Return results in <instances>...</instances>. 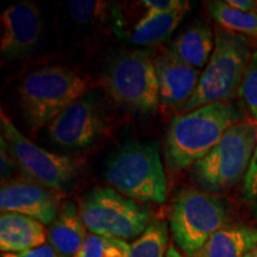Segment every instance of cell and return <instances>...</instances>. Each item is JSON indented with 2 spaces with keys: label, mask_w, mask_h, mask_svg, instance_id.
Returning a JSON list of instances; mask_svg holds the SVG:
<instances>
[{
  "label": "cell",
  "mask_w": 257,
  "mask_h": 257,
  "mask_svg": "<svg viewBox=\"0 0 257 257\" xmlns=\"http://www.w3.org/2000/svg\"><path fill=\"white\" fill-rule=\"evenodd\" d=\"M61 205L59 192L27 179H11L3 182L0 188L2 212L23 214L44 225H50L56 219Z\"/></svg>",
  "instance_id": "11"
},
{
  "label": "cell",
  "mask_w": 257,
  "mask_h": 257,
  "mask_svg": "<svg viewBox=\"0 0 257 257\" xmlns=\"http://www.w3.org/2000/svg\"><path fill=\"white\" fill-rule=\"evenodd\" d=\"M252 51L248 37L217 29L210 61L201 73L195 92L179 110L180 114L212 102L232 101L239 96L240 85Z\"/></svg>",
  "instance_id": "2"
},
{
  "label": "cell",
  "mask_w": 257,
  "mask_h": 257,
  "mask_svg": "<svg viewBox=\"0 0 257 257\" xmlns=\"http://www.w3.org/2000/svg\"><path fill=\"white\" fill-rule=\"evenodd\" d=\"M46 225L34 218L2 212L0 216V250L3 253H19L47 243Z\"/></svg>",
  "instance_id": "14"
},
{
  "label": "cell",
  "mask_w": 257,
  "mask_h": 257,
  "mask_svg": "<svg viewBox=\"0 0 257 257\" xmlns=\"http://www.w3.org/2000/svg\"><path fill=\"white\" fill-rule=\"evenodd\" d=\"M79 212L92 234L124 240L140 237L152 224L146 207L110 187L89 191L80 201Z\"/></svg>",
  "instance_id": "7"
},
{
  "label": "cell",
  "mask_w": 257,
  "mask_h": 257,
  "mask_svg": "<svg viewBox=\"0 0 257 257\" xmlns=\"http://www.w3.org/2000/svg\"><path fill=\"white\" fill-rule=\"evenodd\" d=\"M0 144H2V149H0V157H2V184L3 182L9 181L11 180L12 173L15 172L16 163L14 159H12L11 154H10L8 149V144H6L4 138H0Z\"/></svg>",
  "instance_id": "26"
},
{
  "label": "cell",
  "mask_w": 257,
  "mask_h": 257,
  "mask_svg": "<svg viewBox=\"0 0 257 257\" xmlns=\"http://www.w3.org/2000/svg\"><path fill=\"white\" fill-rule=\"evenodd\" d=\"M245 257H257V245Z\"/></svg>",
  "instance_id": "30"
},
{
  "label": "cell",
  "mask_w": 257,
  "mask_h": 257,
  "mask_svg": "<svg viewBox=\"0 0 257 257\" xmlns=\"http://www.w3.org/2000/svg\"><path fill=\"white\" fill-rule=\"evenodd\" d=\"M207 10L211 17L224 30L257 38V14H244L234 10L225 2H207Z\"/></svg>",
  "instance_id": "19"
},
{
  "label": "cell",
  "mask_w": 257,
  "mask_h": 257,
  "mask_svg": "<svg viewBox=\"0 0 257 257\" xmlns=\"http://www.w3.org/2000/svg\"><path fill=\"white\" fill-rule=\"evenodd\" d=\"M107 3L99 0H73L67 3L72 18L81 24L98 21L105 15Z\"/></svg>",
  "instance_id": "23"
},
{
  "label": "cell",
  "mask_w": 257,
  "mask_h": 257,
  "mask_svg": "<svg viewBox=\"0 0 257 257\" xmlns=\"http://www.w3.org/2000/svg\"><path fill=\"white\" fill-rule=\"evenodd\" d=\"M257 147V121L244 118L225 133L217 146L192 167L201 191L221 193L244 180Z\"/></svg>",
  "instance_id": "5"
},
{
  "label": "cell",
  "mask_w": 257,
  "mask_h": 257,
  "mask_svg": "<svg viewBox=\"0 0 257 257\" xmlns=\"http://www.w3.org/2000/svg\"><path fill=\"white\" fill-rule=\"evenodd\" d=\"M128 255L130 244L126 240L91 233L74 257H128Z\"/></svg>",
  "instance_id": "21"
},
{
  "label": "cell",
  "mask_w": 257,
  "mask_h": 257,
  "mask_svg": "<svg viewBox=\"0 0 257 257\" xmlns=\"http://www.w3.org/2000/svg\"><path fill=\"white\" fill-rule=\"evenodd\" d=\"M87 231L76 205L64 201L56 219L49 225L48 243L60 257H74L88 237Z\"/></svg>",
  "instance_id": "15"
},
{
  "label": "cell",
  "mask_w": 257,
  "mask_h": 257,
  "mask_svg": "<svg viewBox=\"0 0 257 257\" xmlns=\"http://www.w3.org/2000/svg\"><path fill=\"white\" fill-rule=\"evenodd\" d=\"M189 8H191L189 2H185L175 11L157 16L142 25H135L131 32H120V34H126L127 40L136 46L160 44L173 34V31L188 12Z\"/></svg>",
  "instance_id": "18"
},
{
  "label": "cell",
  "mask_w": 257,
  "mask_h": 257,
  "mask_svg": "<svg viewBox=\"0 0 257 257\" xmlns=\"http://www.w3.org/2000/svg\"><path fill=\"white\" fill-rule=\"evenodd\" d=\"M105 86L118 104L149 113L160 105L154 60L146 51H128L114 57L105 74Z\"/></svg>",
  "instance_id": "9"
},
{
  "label": "cell",
  "mask_w": 257,
  "mask_h": 257,
  "mask_svg": "<svg viewBox=\"0 0 257 257\" xmlns=\"http://www.w3.org/2000/svg\"><path fill=\"white\" fill-rule=\"evenodd\" d=\"M168 233L166 221H153L146 231L130 244L128 257H166L168 251Z\"/></svg>",
  "instance_id": "20"
},
{
  "label": "cell",
  "mask_w": 257,
  "mask_h": 257,
  "mask_svg": "<svg viewBox=\"0 0 257 257\" xmlns=\"http://www.w3.org/2000/svg\"><path fill=\"white\" fill-rule=\"evenodd\" d=\"M239 96L251 114L252 119L257 121V50L252 51L251 59L240 85Z\"/></svg>",
  "instance_id": "22"
},
{
  "label": "cell",
  "mask_w": 257,
  "mask_h": 257,
  "mask_svg": "<svg viewBox=\"0 0 257 257\" xmlns=\"http://www.w3.org/2000/svg\"><path fill=\"white\" fill-rule=\"evenodd\" d=\"M105 176L115 191L142 202L163 204L168 180L157 142H131L117 150L106 166Z\"/></svg>",
  "instance_id": "4"
},
{
  "label": "cell",
  "mask_w": 257,
  "mask_h": 257,
  "mask_svg": "<svg viewBox=\"0 0 257 257\" xmlns=\"http://www.w3.org/2000/svg\"><path fill=\"white\" fill-rule=\"evenodd\" d=\"M168 218L173 239L186 257H197L205 243L229 225L230 219L220 198L195 188L175 194Z\"/></svg>",
  "instance_id": "6"
},
{
  "label": "cell",
  "mask_w": 257,
  "mask_h": 257,
  "mask_svg": "<svg viewBox=\"0 0 257 257\" xmlns=\"http://www.w3.org/2000/svg\"><path fill=\"white\" fill-rule=\"evenodd\" d=\"M244 118L242 107L233 101L212 102L176 115L166 134L165 156L170 170L179 173L194 166Z\"/></svg>",
  "instance_id": "1"
},
{
  "label": "cell",
  "mask_w": 257,
  "mask_h": 257,
  "mask_svg": "<svg viewBox=\"0 0 257 257\" xmlns=\"http://www.w3.org/2000/svg\"><path fill=\"white\" fill-rule=\"evenodd\" d=\"M2 55L11 60L30 55L40 42L43 23L34 3L22 2L9 6L0 16Z\"/></svg>",
  "instance_id": "12"
},
{
  "label": "cell",
  "mask_w": 257,
  "mask_h": 257,
  "mask_svg": "<svg viewBox=\"0 0 257 257\" xmlns=\"http://www.w3.org/2000/svg\"><path fill=\"white\" fill-rule=\"evenodd\" d=\"M184 3L185 0H144L142 5L146 8V12L136 25H142L157 16L175 11L180 6H182Z\"/></svg>",
  "instance_id": "24"
},
{
  "label": "cell",
  "mask_w": 257,
  "mask_h": 257,
  "mask_svg": "<svg viewBox=\"0 0 257 257\" xmlns=\"http://www.w3.org/2000/svg\"><path fill=\"white\" fill-rule=\"evenodd\" d=\"M159 83L160 104L165 108H180L195 92L200 70L188 66L172 54L168 48L154 60Z\"/></svg>",
  "instance_id": "13"
},
{
  "label": "cell",
  "mask_w": 257,
  "mask_h": 257,
  "mask_svg": "<svg viewBox=\"0 0 257 257\" xmlns=\"http://www.w3.org/2000/svg\"><path fill=\"white\" fill-rule=\"evenodd\" d=\"M87 91V81L66 67L34 69L19 86V104L25 123L34 131L49 125Z\"/></svg>",
  "instance_id": "3"
},
{
  "label": "cell",
  "mask_w": 257,
  "mask_h": 257,
  "mask_svg": "<svg viewBox=\"0 0 257 257\" xmlns=\"http://www.w3.org/2000/svg\"><path fill=\"white\" fill-rule=\"evenodd\" d=\"M168 49L184 63L193 68H202L208 63L214 49L213 31L207 22L197 21L185 29Z\"/></svg>",
  "instance_id": "16"
},
{
  "label": "cell",
  "mask_w": 257,
  "mask_h": 257,
  "mask_svg": "<svg viewBox=\"0 0 257 257\" xmlns=\"http://www.w3.org/2000/svg\"><path fill=\"white\" fill-rule=\"evenodd\" d=\"M166 257H184V256L179 252V250H176L175 246L170 245L168 248V251H167Z\"/></svg>",
  "instance_id": "29"
},
{
  "label": "cell",
  "mask_w": 257,
  "mask_h": 257,
  "mask_svg": "<svg viewBox=\"0 0 257 257\" xmlns=\"http://www.w3.org/2000/svg\"><path fill=\"white\" fill-rule=\"evenodd\" d=\"M257 245V229L229 224L205 243L197 257H245Z\"/></svg>",
  "instance_id": "17"
},
{
  "label": "cell",
  "mask_w": 257,
  "mask_h": 257,
  "mask_svg": "<svg viewBox=\"0 0 257 257\" xmlns=\"http://www.w3.org/2000/svg\"><path fill=\"white\" fill-rule=\"evenodd\" d=\"M227 5L244 14H257L256 0H225Z\"/></svg>",
  "instance_id": "28"
},
{
  "label": "cell",
  "mask_w": 257,
  "mask_h": 257,
  "mask_svg": "<svg viewBox=\"0 0 257 257\" xmlns=\"http://www.w3.org/2000/svg\"><path fill=\"white\" fill-rule=\"evenodd\" d=\"M243 197L249 202L257 200V147L248 173L243 180Z\"/></svg>",
  "instance_id": "25"
},
{
  "label": "cell",
  "mask_w": 257,
  "mask_h": 257,
  "mask_svg": "<svg viewBox=\"0 0 257 257\" xmlns=\"http://www.w3.org/2000/svg\"><path fill=\"white\" fill-rule=\"evenodd\" d=\"M3 257H60L49 243L19 253H3Z\"/></svg>",
  "instance_id": "27"
},
{
  "label": "cell",
  "mask_w": 257,
  "mask_h": 257,
  "mask_svg": "<svg viewBox=\"0 0 257 257\" xmlns=\"http://www.w3.org/2000/svg\"><path fill=\"white\" fill-rule=\"evenodd\" d=\"M2 137L24 179L60 192L78 175V165L68 156L59 155L38 147L24 136L10 117L2 111Z\"/></svg>",
  "instance_id": "8"
},
{
  "label": "cell",
  "mask_w": 257,
  "mask_h": 257,
  "mask_svg": "<svg viewBox=\"0 0 257 257\" xmlns=\"http://www.w3.org/2000/svg\"><path fill=\"white\" fill-rule=\"evenodd\" d=\"M104 130V113L89 93L70 104L48 125L51 142L67 149H85L92 146Z\"/></svg>",
  "instance_id": "10"
},
{
  "label": "cell",
  "mask_w": 257,
  "mask_h": 257,
  "mask_svg": "<svg viewBox=\"0 0 257 257\" xmlns=\"http://www.w3.org/2000/svg\"><path fill=\"white\" fill-rule=\"evenodd\" d=\"M252 211H253V216H255V218L257 219V200L253 202V208H252Z\"/></svg>",
  "instance_id": "31"
}]
</instances>
